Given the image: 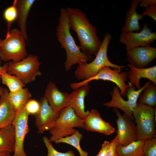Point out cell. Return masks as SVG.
Instances as JSON below:
<instances>
[{"instance_id": "1", "label": "cell", "mask_w": 156, "mask_h": 156, "mask_svg": "<svg viewBox=\"0 0 156 156\" xmlns=\"http://www.w3.org/2000/svg\"><path fill=\"white\" fill-rule=\"evenodd\" d=\"M66 9L68 25L77 34L81 51L87 55L96 56L102 43L96 28L89 22L86 14L79 8Z\"/></svg>"}, {"instance_id": "2", "label": "cell", "mask_w": 156, "mask_h": 156, "mask_svg": "<svg viewBox=\"0 0 156 156\" xmlns=\"http://www.w3.org/2000/svg\"><path fill=\"white\" fill-rule=\"evenodd\" d=\"M70 29L66 8H62L60 9L55 34L61 48L64 49L66 52V58L64 66L67 71L69 70L75 64L86 63L93 60L92 55L82 52L79 46L76 44Z\"/></svg>"}, {"instance_id": "3", "label": "cell", "mask_w": 156, "mask_h": 156, "mask_svg": "<svg viewBox=\"0 0 156 156\" xmlns=\"http://www.w3.org/2000/svg\"><path fill=\"white\" fill-rule=\"evenodd\" d=\"M112 37V35L109 33L105 34L99 51L94 59L91 62L78 64L75 72V76L77 79L82 81L92 77L96 75L102 68L105 66L122 70L125 67V66L113 64L108 57L107 49Z\"/></svg>"}, {"instance_id": "4", "label": "cell", "mask_w": 156, "mask_h": 156, "mask_svg": "<svg viewBox=\"0 0 156 156\" xmlns=\"http://www.w3.org/2000/svg\"><path fill=\"white\" fill-rule=\"evenodd\" d=\"M26 40L20 30L10 29L0 44V60L17 62L28 55Z\"/></svg>"}, {"instance_id": "5", "label": "cell", "mask_w": 156, "mask_h": 156, "mask_svg": "<svg viewBox=\"0 0 156 156\" xmlns=\"http://www.w3.org/2000/svg\"><path fill=\"white\" fill-rule=\"evenodd\" d=\"M75 128L84 129L83 119L76 115L73 108L66 106L60 111L53 127L49 131L51 135L49 139L51 142H54L70 135L77 130Z\"/></svg>"}, {"instance_id": "6", "label": "cell", "mask_w": 156, "mask_h": 156, "mask_svg": "<svg viewBox=\"0 0 156 156\" xmlns=\"http://www.w3.org/2000/svg\"><path fill=\"white\" fill-rule=\"evenodd\" d=\"M132 115L137 124L136 127L138 140L145 141L156 137V107L154 108L137 103Z\"/></svg>"}, {"instance_id": "7", "label": "cell", "mask_w": 156, "mask_h": 156, "mask_svg": "<svg viewBox=\"0 0 156 156\" xmlns=\"http://www.w3.org/2000/svg\"><path fill=\"white\" fill-rule=\"evenodd\" d=\"M40 64L37 56L29 54L19 62H8L7 72L18 77L25 85L34 81L36 77L41 75L39 69Z\"/></svg>"}, {"instance_id": "8", "label": "cell", "mask_w": 156, "mask_h": 156, "mask_svg": "<svg viewBox=\"0 0 156 156\" xmlns=\"http://www.w3.org/2000/svg\"><path fill=\"white\" fill-rule=\"evenodd\" d=\"M149 82L148 81L146 82L143 86L137 90H135V88L129 86L126 92V95L128 98L127 101L125 100L122 97L118 87L116 86H114L110 92L111 100L108 102L103 103V105L108 108L119 109L124 113L134 120L132 115L133 111L137 103L139 96L148 84Z\"/></svg>"}, {"instance_id": "9", "label": "cell", "mask_w": 156, "mask_h": 156, "mask_svg": "<svg viewBox=\"0 0 156 156\" xmlns=\"http://www.w3.org/2000/svg\"><path fill=\"white\" fill-rule=\"evenodd\" d=\"M109 67L105 66L102 68L94 76L88 79L79 82L73 83L70 84L71 88L74 89L88 84L93 80H102L108 81L114 83L120 90V94L121 96L125 97L126 92L129 85L125 83L127 80V73L125 71L121 72L123 70L117 68L112 69Z\"/></svg>"}, {"instance_id": "10", "label": "cell", "mask_w": 156, "mask_h": 156, "mask_svg": "<svg viewBox=\"0 0 156 156\" xmlns=\"http://www.w3.org/2000/svg\"><path fill=\"white\" fill-rule=\"evenodd\" d=\"M156 40V33L149 30L148 25L144 23L139 32H121L120 42L126 46V51L136 47L150 45Z\"/></svg>"}, {"instance_id": "11", "label": "cell", "mask_w": 156, "mask_h": 156, "mask_svg": "<svg viewBox=\"0 0 156 156\" xmlns=\"http://www.w3.org/2000/svg\"><path fill=\"white\" fill-rule=\"evenodd\" d=\"M117 117L116 131L119 144L126 146L138 140L136 126L133 120L125 113L122 115L119 109L113 108Z\"/></svg>"}, {"instance_id": "12", "label": "cell", "mask_w": 156, "mask_h": 156, "mask_svg": "<svg viewBox=\"0 0 156 156\" xmlns=\"http://www.w3.org/2000/svg\"><path fill=\"white\" fill-rule=\"evenodd\" d=\"M40 108L38 112L35 115V125L38 133L42 134L50 131L53 127L60 112L55 110L43 96L39 102Z\"/></svg>"}, {"instance_id": "13", "label": "cell", "mask_w": 156, "mask_h": 156, "mask_svg": "<svg viewBox=\"0 0 156 156\" xmlns=\"http://www.w3.org/2000/svg\"><path fill=\"white\" fill-rule=\"evenodd\" d=\"M29 115L24 108L17 115L13 124L15 132V146L12 156H27L24 148L26 135L29 132Z\"/></svg>"}, {"instance_id": "14", "label": "cell", "mask_w": 156, "mask_h": 156, "mask_svg": "<svg viewBox=\"0 0 156 156\" xmlns=\"http://www.w3.org/2000/svg\"><path fill=\"white\" fill-rule=\"evenodd\" d=\"M129 64L139 68H145L156 58V48L150 45L138 47L127 51Z\"/></svg>"}, {"instance_id": "15", "label": "cell", "mask_w": 156, "mask_h": 156, "mask_svg": "<svg viewBox=\"0 0 156 156\" xmlns=\"http://www.w3.org/2000/svg\"><path fill=\"white\" fill-rule=\"evenodd\" d=\"M83 119L84 129L87 131L109 135L115 131V129L108 122L104 120L97 110L93 109Z\"/></svg>"}, {"instance_id": "16", "label": "cell", "mask_w": 156, "mask_h": 156, "mask_svg": "<svg viewBox=\"0 0 156 156\" xmlns=\"http://www.w3.org/2000/svg\"><path fill=\"white\" fill-rule=\"evenodd\" d=\"M43 96L51 107L57 112H60L64 107L68 106L69 94L59 90L52 82H50L47 85Z\"/></svg>"}, {"instance_id": "17", "label": "cell", "mask_w": 156, "mask_h": 156, "mask_svg": "<svg viewBox=\"0 0 156 156\" xmlns=\"http://www.w3.org/2000/svg\"><path fill=\"white\" fill-rule=\"evenodd\" d=\"M9 91L3 88L0 96V129L13 125L16 116V112L8 97Z\"/></svg>"}, {"instance_id": "18", "label": "cell", "mask_w": 156, "mask_h": 156, "mask_svg": "<svg viewBox=\"0 0 156 156\" xmlns=\"http://www.w3.org/2000/svg\"><path fill=\"white\" fill-rule=\"evenodd\" d=\"M128 65L129 68L127 73L129 87L137 90L140 89V81L142 78L148 79L156 85V65L145 68H138L129 64Z\"/></svg>"}, {"instance_id": "19", "label": "cell", "mask_w": 156, "mask_h": 156, "mask_svg": "<svg viewBox=\"0 0 156 156\" xmlns=\"http://www.w3.org/2000/svg\"><path fill=\"white\" fill-rule=\"evenodd\" d=\"M90 87L88 85L75 89L69 94L68 106L73 108L76 115L83 119L89 114L90 111L85 109L84 99L88 94Z\"/></svg>"}, {"instance_id": "20", "label": "cell", "mask_w": 156, "mask_h": 156, "mask_svg": "<svg viewBox=\"0 0 156 156\" xmlns=\"http://www.w3.org/2000/svg\"><path fill=\"white\" fill-rule=\"evenodd\" d=\"M141 0H132L130 7L127 11L124 26L121 28V32L139 31L142 27L139 21L142 19L143 16L138 14L136 9Z\"/></svg>"}, {"instance_id": "21", "label": "cell", "mask_w": 156, "mask_h": 156, "mask_svg": "<svg viewBox=\"0 0 156 156\" xmlns=\"http://www.w3.org/2000/svg\"><path fill=\"white\" fill-rule=\"evenodd\" d=\"M35 0H16V6L17 10L16 19L20 30L26 41L28 43L27 33V18Z\"/></svg>"}, {"instance_id": "22", "label": "cell", "mask_w": 156, "mask_h": 156, "mask_svg": "<svg viewBox=\"0 0 156 156\" xmlns=\"http://www.w3.org/2000/svg\"><path fill=\"white\" fill-rule=\"evenodd\" d=\"M15 132L13 125L0 129V153L14 151Z\"/></svg>"}, {"instance_id": "23", "label": "cell", "mask_w": 156, "mask_h": 156, "mask_svg": "<svg viewBox=\"0 0 156 156\" xmlns=\"http://www.w3.org/2000/svg\"><path fill=\"white\" fill-rule=\"evenodd\" d=\"M9 99L16 110V116L31 99L32 95L27 88H24L15 92H9Z\"/></svg>"}, {"instance_id": "24", "label": "cell", "mask_w": 156, "mask_h": 156, "mask_svg": "<svg viewBox=\"0 0 156 156\" xmlns=\"http://www.w3.org/2000/svg\"><path fill=\"white\" fill-rule=\"evenodd\" d=\"M144 142L138 140L126 146L119 144L116 148L118 156H144L143 151Z\"/></svg>"}, {"instance_id": "25", "label": "cell", "mask_w": 156, "mask_h": 156, "mask_svg": "<svg viewBox=\"0 0 156 156\" xmlns=\"http://www.w3.org/2000/svg\"><path fill=\"white\" fill-rule=\"evenodd\" d=\"M156 85L149 81L138 97L137 103L144 104L152 107H156Z\"/></svg>"}, {"instance_id": "26", "label": "cell", "mask_w": 156, "mask_h": 156, "mask_svg": "<svg viewBox=\"0 0 156 156\" xmlns=\"http://www.w3.org/2000/svg\"><path fill=\"white\" fill-rule=\"evenodd\" d=\"M83 137V134L77 130L71 135L61 138L54 142L56 144L64 143L70 145L77 149L80 156H88V153L83 150L80 146V142Z\"/></svg>"}, {"instance_id": "27", "label": "cell", "mask_w": 156, "mask_h": 156, "mask_svg": "<svg viewBox=\"0 0 156 156\" xmlns=\"http://www.w3.org/2000/svg\"><path fill=\"white\" fill-rule=\"evenodd\" d=\"M2 83L7 87L10 92H18L25 87V84L18 77L5 72L1 76Z\"/></svg>"}, {"instance_id": "28", "label": "cell", "mask_w": 156, "mask_h": 156, "mask_svg": "<svg viewBox=\"0 0 156 156\" xmlns=\"http://www.w3.org/2000/svg\"><path fill=\"white\" fill-rule=\"evenodd\" d=\"M139 5L140 7L145 8L142 15L151 17L156 23V0H141Z\"/></svg>"}, {"instance_id": "29", "label": "cell", "mask_w": 156, "mask_h": 156, "mask_svg": "<svg viewBox=\"0 0 156 156\" xmlns=\"http://www.w3.org/2000/svg\"><path fill=\"white\" fill-rule=\"evenodd\" d=\"M3 16L7 23V32L10 30V27L12 23L16 20L17 10L16 6V0L14 1L12 5L8 7L5 10Z\"/></svg>"}, {"instance_id": "30", "label": "cell", "mask_w": 156, "mask_h": 156, "mask_svg": "<svg viewBox=\"0 0 156 156\" xmlns=\"http://www.w3.org/2000/svg\"><path fill=\"white\" fill-rule=\"evenodd\" d=\"M43 140L47 150V156H76L72 151H69L65 153L58 151L55 149L49 138L46 136L43 137Z\"/></svg>"}, {"instance_id": "31", "label": "cell", "mask_w": 156, "mask_h": 156, "mask_svg": "<svg viewBox=\"0 0 156 156\" xmlns=\"http://www.w3.org/2000/svg\"><path fill=\"white\" fill-rule=\"evenodd\" d=\"M144 156H156V138L144 141L143 147Z\"/></svg>"}, {"instance_id": "32", "label": "cell", "mask_w": 156, "mask_h": 156, "mask_svg": "<svg viewBox=\"0 0 156 156\" xmlns=\"http://www.w3.org/2000/svg\"><path fill=\"white\" fill-rule=\"evenodd\" d=\"M25 108L29 115H35L39 111L40 105L36 100L31 99L27 103Z\"/></svg>"}, {"instance_id": "33", "label": "cell", "mask_w": 156, "mask_h": 156, "mask_svg": "<svg viewBox=\"0 0 156 156\" xmlns=\"http://www.w3.org/2000/svg\"><path fill=\"white\" fill-rule=\"evenodd\" d=\"M119 144L118 137L116 135L110 142L105 156H118L116 148Z\"/></svg>"}, {"instance_id": "34", "label": "cell", "mask_w": 156, "mask_h": 156, "mask_svg": "<svg viewBox=\"0 0 156 156\" xmlns=\"http://www.w3.org/2000/svg\"><path fill=\"white\" fill-rule=\"evenodd\" d=\"M109 143L110 142L107 140L104 141L101 150L96 156H105Z\"/></svg>"}, {"instance_id": "35", "label": "cell", "mask_w": 156, "mask_h": 156, "mask_svg": "<svg viewBox=\"0 0 156 156\" xmlns=\"http://www.w3.org/2000/svg\"><path fill=\"white\" fill-rule=\"evenodd\" d=\"M8 67V62H6L3 65H1L0 62V82L1 81V76L4 73L7 72Z\"/></svg>"}, {"instance_id": "36", "label": "cell", "mask_w": 156, "mask_h": 156, "mask_svg": "<svg viewBox=\"0 0 156 156\" xmlns=\"http://www.w3.org/2000/svg\"><path fill=\"white\" fill-rule=\"evenodd\" d=\"M0 156H12L10 153H0Z\"/></svg>"}, {"instance_id": "37", "label": "cell", "mask_w": 156, "mask_h": 156, "mask_svg": "<svg viewBox=\"0 0 156 156\" xmlns=\"http://www.w3.org/2000/svg\"><path fill=\"white\" fill-rule=\"evenodd\" d=\"M3 91V88L0 86V96L2 94Z\"/></svg>"}, {"instance_id": "38", "label": "cell", "mask_w": 156, "mask_h": 156, "mask_svg": "<svg viewBox=\"0 0 156 156\" xmlns=\"http://www.w3.org/2000/svg\"><path fill=\"white\" fill-rule=\"evenodd\" d=\"M2 40L0 38V44L1 41H2Z\"/></svg>"}]
</instances>
